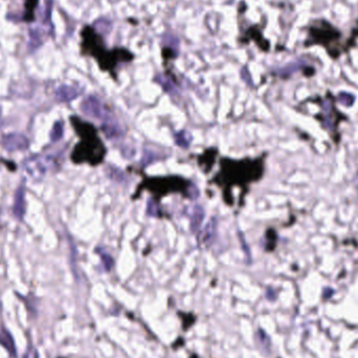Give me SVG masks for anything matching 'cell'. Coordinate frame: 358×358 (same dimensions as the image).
<instances>
[{"label":"cell","mask_w":358,"mask_h":358,"mask_svg":"<svg viewBox=\"0 0 358 358\" xmlns=\"http://www.w3.org/2000/svg\"><path fill=\"white\" fill-rule=\"evenodd\" d=\"M83 110L86 114L94 116V118H100V116L103 114L101 103L99 102L98 99L92 98V96L88 98L83 103Z\"/></svg>","instance_id":"1"},{"label":"cell","mask_w":358,"mask_h":358,"mask_svg":"<svg viewBox=\"0 0 358 358\" xmlns=\"http://www.w3.org/2000/svg\"><path fill=\"white\" fill-rule=\"evenodd\" d=\"M204 217H205L204 210L201 208L200 205H196L194 212H193L192 221H191V230L193 233H195L199 230V227H200Z\"/></svg>","instance_id":"2"},{"label":"cell","mask_w":358,"mask_h":358,"mask_svg":"<svg viewBox=\"0 0 358 358\" xmlns=\"http://www.w3.org/2000/svg\"><path fill=\"white\" fill-rule=\"evenodd\" d=\"M0 343H1V345L9 351L12 357H15L17 355L16 348H15V345H14V340L9 332H6V331L0 332Z\"/></svg>","instance_id":"3"},{"label":"cell","mask_w":358,"mask_h":358,"mask_svg":"<svg viewBox=\"0 0 358 358\" xmlns=\"http://www.w3.org/2000/svg\"><path fill=\"white\" fill-rule=\"evenodd\" d=\"M217 230V221L216 219H211V221L206 224L205 229L202 233V240L204 243H210L214 238V235Z\"/></svg>","instance_id":"4"},{"label":"cell","mask_w":358,"mask_h":358,"mask_svg":"<svg viewBox=\"0 0 358 358\" xmlns=\"http://www.w3.org/2000/svg\"><path fill=\"white\" fill-rule=\"evenodd\" d=\"M188 135L189 134H187L185 132H179L176 135L175 140H176V143H177L178 146H180L182 148H188L189 147L190 142H191L192 139H189L188 140Z\"/></svg>","instance_id":"5"}]
</instances>
